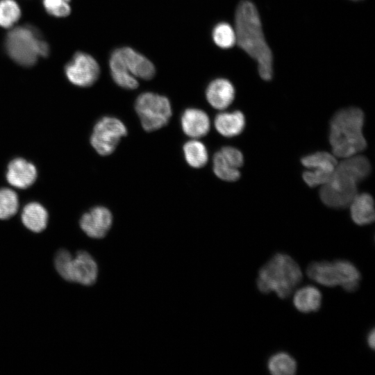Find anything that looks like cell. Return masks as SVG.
<instances>
[{
  "mask_svg": "<svg viewBox=\"0 0 375 375\" xmlns=\"http://www.w3.org/2000/svg\"><path fill=\"white\" fill-rule=\"evenodd\" d=\"M236 43L256 60L261 78L269 81L272 77V53L265 39L258 12L249 0L238 6L235 17Z\"/></svg>",
  "mask_w": 375,
  "mask_h": 375,
  "instance_id": "1",
  "label": "cell"
},
{
  "mask_svg": "<svg viewBox=\"0 0 375 375\" xmlns=\"http://www.w3.org/2000/svg\"><path fill=\"white\" fill-rule=\"evenodd\" d=\"M371 172L368 159L354 155L338 163L330 181L322 185L319 196L322 202L332 208H344L349 205L357 192V185Z\"/></svg>",
  "mask_w": 375,
  "mask_h": 375,
  "instance_id": "2",
  "label": "cell"
},
{
  "mask_svg": "<svg viewBox=\"0 0 375 375\" xmlns=\"http://www.w3.org/2000/svg\"><path fill=\"white\" fill-rule=\"evenodd\" d=\"M363 125L364 113L358 108H343L333 115L330 123L329 142L336 158H346L366 148Z\"/></svg>",
  "mask_w": 375,
  "mask_h": 375,
  "instance_id": "3",
  "label": "cell"
},
{
  "mask_svg": "<svg viewBox=\"0 0 375 375\" xmlns=\"http://www.w3.org/2000/svg\"><path fill=\"white\" fill-rule=\"evenodd\" d=\"M302 278L299 264L290 256L276 253L260 268L256 286L262 294L274 292L280 299H285L301 283Z\"/></svg>",
  "mask_w": 375,
  "mask_h": 375,
  "instance_id": "4",
  "label": "cell"
},
{
  "mask_svg": "<svg viewBox=\"0 0 375 375\" xmlns=\"http://www.w3.org/2000/svg\"><path fill=\"white\" fill-rule=\"evenodd\" d=\"M309 278L323 286H340L349 292L356 291L360 285L361 274L358 269L347 260L314 261L306 268Z\"/></svg>",
  "mask_w": 375,
  "mask_h": 375,
  "instance_id": "5",
  "label": "cell"
},
{
  "mask_svg": "<svg viewBox=\"0 0 375 375\" xmlns=\"http://www.w3.org/2000/svg\"><path fill=\"white\" fill-rule=\"evenodd\" d=\"M6 48L10 57L23 66H31L39 56L46 57L49 53L47 43L31 26H19L11 30L6 37Z\"/></svg>",
  "mask_w": 375,
  "mask_h": 375,
  "instance_id": "6",
  "label": "cell"
},
{
  "mask_svg": "<svg viewBox=\"0 0 375 375\" xmlns=\"http://www.w3.org/2000/svg\"><path fill=\"white\" fill-rule=\"evenodd\" d=\"M55 267L58 274L70 282L89 286L97 280V264L86 251H79L72 258L69 251L62 249L56 256Z\"/></svg>",
  "mask_w": 375,
  "mask_h": 375,
  "instance_id": "7",
  "label": "cell"
},
{
  "mask_svg": "<svg viewBox=\"0 0 375 375\" xmlns=\"http://www.w3.org/2000/svg\"><path fill=\"white\" fill-rule=\"evenodd\" d=\"M135 109L142 128L148 132L156 131L167 125L172 116L169 99L162 95L147 92L136 99Z\"/></svg>",
  "mask_w": 375,
  "mask_h": 375,
  "instance_id": "8",
  "label": "cell"
},
{
  "mask_svg": "<svg viewBox=\"0 0 375 375\" xmlns=\"http://www.w3.org/2000/svg\"><path fill=\"white\" fill-rule=\"evenodd\" d=\"M127 134V128L119 119L104 117L95 124L90 142L96 151L101 156L111 154L119 140Z\"/></svg>",
  "mask_w": 375,
  "mask_h": 375,
  "instance_id": "9",
  "label": "cell"
},
{
  "mask_svg": "<svg viewBox=\"0 0 375 375\" xmlns=\"http://www.w3.org/2000/svg\"><path fill=\"white\" fill-rule=\"evenodd\" d=\"M100 73L98 62L90 55L78 52L65 66V74L74 85L88 87L94 84Z\"/></svg>",
  "mask_w": 375,
  "mask_h": 375,
  "instance_id": "10",
  "label": "cell"
},
{
  "mask_svg": "<svg viewBox=\"0 0 375 375\" xmlns=\"http://www.w3.org/2000/svg\"><path fill=\"white\" fill-rule=\"evenodd\" d=\"M112 221V215L107 208L97 206L82 216L80 226L88 236L101 239L110 231Z\"/></svg>",
  "mask_w": 375,
  "mask_h": 375,
  "instance_id": "11",
  "label": "cell"
},
{
  "mask_svg": "<svg viewBox=\"0 0 375 375\" xmlns=\"http://www.w3.org/2000/svg\"><path fill=\"white\" fill-rule=\"evenodd\" d=\"M37 178L35 167L24 158L12 160L8 166L6 179L12 186L25 189L30 187Z\"/></svg>",
  "mask_w": 375,
  "mask_h": 375,
  "instance_id": "12",
  "label": "cell"
},
{
  "mask_svg": "<svg viewBox=\"0 0 375 375\" xmlns=\"http://www.w3.org/2000/svg\"><path fill=\"white\" fill-rule=\"evenodd\" d=\"M119 49L126 67L133 76L144 80H149L154 76L155 67L147 58L131 47H124Z\"/></svg>",
  "mask_w": 375,
  "mask_h": 375,
  "instance_id": "13",
  "label": "cell"
},
{
  "mask_svg": "<svg viewBox=\"0 0 375 375\" xmlns=\"http://www.w3.org/2000/svg\"><path fill=\"white\" fill-rule=\"evenodd\" d=\"M181 122L185 134L194 139L205 136L210 130V119L201 109L190 108L185 110Z\"/></svg>",
  "mask_w": 375,
  "mask_h": 375,
  "instance_id": "14",
  "label": "cell"
},
{
  "mask_svg": "<svg viewBox=\"0 0 375 375\" xmlns=\"http://www.w3.org/2000/svg\"><path fill=\"white\" fill-rule=\"evenodd\" d=\"M206 97L212 107L217 110H224L233 102L235 97V89L228 80L217 78L208 85Z\"/></svg>",
  "mask_w": 375,
  "mask_h": 375,
  "instance_id": "15",
  "label": "cell"
},
{
  "mask_svg": "<svg viewBox=\"0 0 375 375\" xmlns=\"http://www.w3.org/2000/svg\"><path fill=\"white\" fill-rule=\"evenodd\" d=\"M349 206L351 219L357 225H367L374 221V203L369 194L357 193Z\"/></svg>",
  "mask_w": 375,
  "mask_h": 375,
  "instance_id": "16",
  "label": "cell"
},
{
  "mask_svg": "<svg viewBox=\"0 0 375 375\" xmlns=\"http://www.w3.org/2000/svg\"><path fill=\"white\" fill-rule=\"evenodd\" d=\"M322 295L314 285H305L298 289L293 296V305L299 312L310 313L318 311L322 306Z\"/></svg>",
  "mask_w": 375,
  "mask_h": 375,
  "instance_id": "17",
  "label": "cell"
},
{
  "mask_svg": "<svg viewBox=\"0 0 375 375\" xmlns=\"http://www.w3.org/2000/svg\"><path fill=\"white\" fill-rule=\"evenodd\" d=\"M111 76L115 83L121 88L133 90L138 87L137 78L126 67L119 49L114 50L109 60Z\"/></svg>",
  "mask_w": 375,
  "mask_h": 375,
  "instance_id": "18",
  "label": "cell"
},
{
  "mask_svg": "<svg viewBox=\"0 0 375 375\" xmlns=\"http://www.w3.org/2000/svg\"><path fill=\"white\" fill-rule=\"evenodd\" d=\"M215 126L222 135L234 137L242 132L245 126V118L243 113L238 110L221 112L215 119Z\"/></svg>",
  "mask_w": 375,
  "mask_h": 375,
  "instance_id": "19",
  "label": "cell"
},
{
  "mask_svg": "<svg viewBox=\"0 0 375 375\" xmlns=\"http://www.w3.org/2000/svg\"><path fill=\"white\" fill-rule=\"evenodd\" d=\"M22 221L27 228L39 233L47 226L48 213L41 204L36 202L29 203L23 209Z\"/></svg>",
  "mask_w": 375,
  "mask_h": 375,
  "instance_id": "20",
  "label": "cell"
},
{
  "mask_svg": "<svg viewBox=\"0 0 375 375\" xmlns=\"http://www.w3.org/2000/svg\"><path fill=\"white\" fill-rule=\"evenodd\" d=\"M267 368L272 375H294L297 370V362L288 353L279 351L268 358Z\"/></svg>",
  "mask_w": 375,
  "mask_h": 375,
  "instance_id": "21",
  "label": "cell"
},
{
  "mask_svg": "<svg viewBox=\"0 0 375 375\" xmlns=\"http://www.w3.org/2000/svg\"><path fill=\"white\" fill-rule=\"evenodd\" d=\"M302 165L309 169L333 174L337 165L336 157L326 151H319L303 157Z\"/></svg>",
  "mask_w": 375,
  "mask_h": 375,
  "instance_id": "22",
  "label": "cell"
},
{
  "mask_svg": "<svg viewBox=\"0 0 375 375\" xmlns=\"http://www.w3.org/2000/svg\"><path fill=\"white\" fill-rule=\"evenodd\" d=\"M185 159L188 164L194 168H201L208 162V154L206 146L194 139L185 143L183 147Z\"/></svg>",
  "mask_w": 375,
  "mask_h": 375,
  "instance_id": "23",
  "label": "cell"
},
{
  "mask_svg": "<svg viewBox=\"0 0 375 375\" xmlns=\"http://www.w3.org/2000/svg\"><path fill=\"white\" fill-rule=\"evenodd\" d=\"M213 172L218 178L226 181H236L240 177L239 169L226 161L219 151L213 156Z\"/></svg>",
  "mask_w": 375,
  "mask_h": 375,
  "instance_id": "24",
  "label": "cell"
},
{
  "mask_svg": "<svg viewBox=\"0 0 375 375\" xmlns=\"http://www.w3.org/2000/svg\"><path fill=\"white\" fill-rule=\"evenodd\" d=\"M212 37L214 42L222 49L231 48L236 43L235 29L226 22L219 23L214 27Z\"/></svg>",
  "mask_w": 375,
  "mask_h": 375,
  "instance_id": "25",
  "label": "cell"
},
{
  "mask_svg": "<svg viewBox=\"0 0 375 375\" xmlns=\"http://www.w3.org/2000/svg\"><path fill=\"white\" fill-rule=\"evenodd\" d=\"M19 201L17 194L11 189H0V219H7L17 212Z\"/></svg>",
  "mask_w": 375,
  "mask_h": 375,
  "instance_id": "26",
  "label": "cell"
},
{
  "mask_svg": "<svg viewBox=\"0 0 375 375\" xmlns=\"http://www.w3.org/2000/svg\"><path fill=\"white\" fill-rule=\"evenodd\" d=\"M20 8L14 0H0V26L12 27L19 19Z\"/></svg>",
  "mask_w": 375,
  "mask_h": 375,
  "instance_id": "27",
  "label": "cell"
},
{
  "mask_svg": "<svg viewBox=\"0 0 375 375\" xmlns=\"http://www.w3.org/2000/svg\"><path fill=\"white\" fill-rule=\"evenodd\" d=\"M70 0H42L47 12L55 17H62L70 13Z\"/></svg>",
  "mask_w": 375,
  "mask_h": 375,
  "instance_id": "28",
  "label": "cell"
},
{
  "mask_svg": "<svg viewBox=\"0 0 375 375\" xmlns=\"http://www.w3.org/2000/svg\"><path fill=\"white\" fill-rule=\"evenodd\" d=\"M332 174L312 169L305 171L302 176L308 186L315 187L327 183L330 181Z\"/></svg>",
  "mask_w": 375,
  "mask_h": 375,
  "instance_id": "29",
  "label": "cell"
},
{
  "mask_svg": "<svg viewBox=\"0 0 375 375\" xmlns=\"http://www.w3.org/2000/svg\"><path fill=\"white\" fill-rule=\"evenodd\" d=\"M219 152L226 160L234 167L238 169L242 166L244 157L242 152L238 149L233 147H224L219 150Z\"/></svg>",
  "mask_w": 375,
  "mask_h": 375,
  "instance_id": "30",
  "label": "cell"
},
{
  "mask_svg": "<svg viewBox=\"0 0 375 375\" xmlns=\"http://www.w3.org/2000/svg\"><path fill=\"white\" fill-rule=\"evenodd\" d=\"M367 343L368 347L374 350L375 347V331L374 328H372L367 335Z\"/></svg>",
  "mask_w": 375,
  "mask_h": 375,
  "instance_id": "31",
  "label": "cell"
},
{
  "mask_svg": "<svg viewBox=\"0 0 375 375\" xmlns=\"http://www.w3.org/2000/svg\"><path fill=\"white\" fill-rule=\"evenodd\" d=\"M354 1H357V0H354Z\"/></svg>",
  "mask_w": 375,
  "mask_h": 375,
  "instance_id": "32",
  "label": "cell"
}]
</instances>
